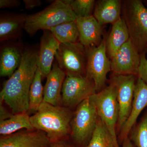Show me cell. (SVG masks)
Wrapping results in <instances>:
<instances>
[{
	"instance_id": "obj_1",
	"label": "cell",
	"mask_w": 147,
	"mask_h": 147,
	"mask_svg": "<svg viewBox=\"0 0 147 147\" xmlns=\"http://www.w3.org/2000/svg\"><path fill=\"white\" fill-rule=\"evenodd\" d=\"M38 57L36 50L24 51L20 66L5 82L0 93L1 102L9 106L13 115L29 110V92L38 67Z\"/></svg>"
},
{
	"instance_id": "obj_2",
	"label": "cell",
	"mask_w": 147,
	"mask_h": 147,
	"mask_svg": "<svg viewBox=\"0 0 147 147\" xmlns=\"http://www.w3.org/2000/svg\"><path fill=\"white\" fill-rule=\"evenodd\" d=\"M73 116L69 108L55 106L43 100L30 120L34 128L45 132L53 143L64 140L68 135Z\"/></svg>"
},
{
	"instance_id": "obj_3",
	"label": "cell",
	"mask_w": 147,
	"mask_h": 147,
	"mask_svg": "<svg viewBox=\"0 0 147 147\" xmlns=\"http://www.w3.org/2000/svg\"><path fill=\"white\" fill-rule=\"evenodd\" d=\"M76 18L68 5L63 0H57L40 12L28 15L24 29L32 36L39 30H49L63 23L76 21Z\"/></svg>"
},
{
	"instance_id": "obj_4",
	"label": "cell",
	"mask_w": 147,
	"mask_h": 147,
	"mask_svg": "<svg viewBox=\"0 0 147 147\" xmlns=\"http://www.w3.org/2000/svg\"><path fill=\"white\" fill-rule=\"evenodd\" d=\"M122 12L132 44L140 54L146 52L147 7L141 0H127L122 1Z\"/></svg>"
},
{
	"instance_id": "obj_5",
	"label": "cell",
	"mask_w": 147,
	"mask_h": 147,
	"mask_svg": "<svg viewBox=\"0 0 147 147\" xmlns=\"http://www.w3.org/2000/svg\"><path fill=\"white\" fill-rule=\"evenodd\" d=\"M90 96L77 106L71 121V137L79 147L88 145L97 124L98 115Z\"/></svg>"
},
{
	"instance_id": "obj_6",
	"label": "cell",
	"mask_w": 147,
	"mask_h": 147,
	"mask_svg": "<svg viewBox=\"0 0 147 147\" xmlns=\"http://www.w3.org/2000/svg\"><path fill=\"white\" fill-rule=\"evenodd\" d=\"M90 98L95 105L98 117L113 137L118 140L117 128L119 106L115 86L110 82L108 86L93 94Z\"/></svg>"
},
{
	"instance_id": "obj_7",
	"label": "cell",
	"mask_w": 147,
	"mask_h": 147,
	"mask_svg": "<svg viewBox=\"0 0 147 147\" xmlns=\"http://www.w3.org/2000/svg\"><path fill=\"white\" fill-rule=\"evenodd\" d=\"M55 58L66 76H86V49L80 42L61 43Z\"/></svg>"
},
{
	"instance_id": "obj_8",
	"label": "cell",
	"mask_w": 147,
	"mask_h": 147,
	"mask_svg": "<svg viewBox=\"0 0 147 147\" xmlns=\"http://www.w3.org/2000/svg\"><path fill=\"white\" fill-rule=\"evenodd\" d=\"M106 39L103 38L98 46L86 47V75L94 82L96 92L105 88L108 74L111 71V61L106 52Z\"/></svg>"
},
{
	"instance_id": "obj_9",
	"label": "cell",
	"mask_w": 147,
	"mask_h": 147,
	"mask_svg": "<svg viewBox=\"0 0 147 147\" xmlns=\"http://www.w3.org/2000/svg\"><path fill=\"white\" fill-rule=\"evenodd\" d=\"M96 92L94 82L88 76H66L62 89V102L72 108Z\"/></svg>"
},
{
	"instance_id": "obj_10",
	"label": "cell",
	"mask_w": 147,
	"mask_h": 147,
	"mask_svg": "<svg viewBox=\"0 0 147 147\" xmlns=\"http://www.w3.org/2000/svg\"><path fill=\"white\" fill-rule=\"evenodd\" d=\"M138 76L136 75H116L112 74L110 82L115 86L119 106L117 133L128 119L132 108L134 92Z\"/></svg>"
},
{
	"instance_id": "obj_11",
	"label": "cell",
	"mask_w": 147,
	"mask_h": 147,
	"mask_svg": "<svg viewBox=\"0 0 147 147\" xmlns=\"http://www.w3.org/2000/svg\"><path fill=\"white\" fill-rule=\"evenodd\" d=\"M110 60L113 74L138 75L141 56L130 39Z\"/></svg>"
},
{
	"instance_id": "obj_12",
	"label": "cell",
	"mask_w": 147,
	"mask_h": 147,
	"mask_svg": "<svg viewBox=\"0 0 147 147\" xmlns=\"http://www.w3.org/2000/svg\"><path fill=\"white\" fill-rule=\"evenodd\" d=\"M147 107V85L138 78L134 90V99L130 115L118 134V140L122 144L129 136L136 125L137 119L142 111Z\"/></svg>"
},
{
	"instance_id": "obj_13",
	"label": "cell",
	"mask_w": 147,
	"mask_h": 147,
	"mask_svg": "<svg viewBox=\"0 0 147 147\" xmlns=\"http://www.w3.org/2000/svg\"><path fill=\"white\" fill-rule=\"evenodd\" d=\"M51 142L45 132L28 130L3 137L0 147H49Z\"/></svg>"
},
{
	"instance_id": "obj_14",
	"label": "cell",
	"mask_w": 147,
	"mask_h": 147,
	"mask_svg": "<svg viewBox=\"0 0 147 147\" xmlns=\"http://www.w3.org/2000/svg\"><path fill=\"white\" fill-rule=\"evenodd\" d=\"M61 43L49 30H45L41 38L38 57V66L42 78L47 77L52 69L54 58Z\"/></svg>"
},
{
	"instance_id": "obj_15",
	"label": "cell",
	"mask_w": 147,
	"mask_h": 147,
	"mask_svg": "<svg viewBox=\"0 0 147 147\" xmlns=\"http://www.w3.org/2000/svg\"><path fill=\"white\" fill-rule=\"evenodd\" d=\"M76 23L79 34V42L86 47L98 46L102 42L103 29L94 16L77 18Z\"/></svg>"
},
{
	"instance_id": "obj_16",
	"label": "cell",
	"mask_w": 147,
	"mask_h": 147,
	"mask_svg": "<svg viewBox=\"0 0 147 147\" xmlns=\"http://www.w3.org/2000/svg\"><path fill=\"white\" fill-rule=\"evenodd\" d=\"M65 73L58 66L53 64L52 70L47 76L43 88V100L55 106H61L62 89L66 77Z\"/></svg>"
},
{
	"instance_id": "obj_17",
	"label": "cell",
	"mask_w": 147,
	"mask_h": 147,
	"mask_svg": "<svg viewBox=\"0 0 147 147\" xmlns=\"http://www.w3.org/2000/svg\"><path fill=\"white\" fill-rule=\"evenodd\" d=\"M122 1L120 0L96 1L93 16L101 26L113 25L121 16Z\"/></svg>"
},
{
	"instance_id": "obj_18",
	"label": "cell",
	"mask_w": 147,
	"mask_h": 147,
	"mask_svg": "<svg viewBox=\"0 0 147 147\" xmlns=\"http://www.w3.org/2000/svg\"><path fill=\"white\" fill-rule=\"evenodd\" d=\"M129 40L128 29L122 16L112 25L110 34L106 39V52L110 59Z\"/></svg>"
},
{
	"instance_id": "obj_19",
	"label": "cell",
	"mask_w": 147,
	"mask_h": 147,
	"mask_svg": "<svg viewBox=\"0 0 147 147\" xmlns=\"http://www.w3.org/2000/svg\"><path fill=\"white\" fill-rule=\"evenodd\" d=\"M27 15L22 14L1 16L0 20V40L17 37L24 29Z\"/></svg>"
},
{
	"instance_id": "obj_20",
	"label": "cell",
	"mask_w": 147,
	"mask_h": 147,
	"mask_svg": "<svg viewBox=\"0 0 147 147\" xmlns=\"http://www.w3.org/2000/svg\"><path fill=\"white\" fill-rule=\"evenodd\" d=\"M23 52L16 47L7 46L1 51L0 75L2 77L12 76L19 67L22 60Z\"/></svg>"
},
{
	"instance_id": "obj_21",
	"label": "cell",
	"mask_w": 147,
	"mask_h": 147,
	"mask_svg": "<svg viewBox=\"0 0 147 147\" xmlns=\"http://www.w3.org/2000/svg\"><path fill=\"white\" fill-rule=\"evenodd\" d=\"M30 117L26 112L14 114L10 117L0 122V134L7 136L22 129L28 130L34 129L31 123Z\"/></svg>"
},
{
	"instance_id": "obj_22",
	"label": "cell",
	"mask_w": 147,
	"mask_h": 147,
	"mask_svg": "<svg viewBox=\"0 0 147 147\" xmlns=\"http://www.w3.org/2000/svg\"><path fill=\"white\" fill-rule=\"evenodd\" d=\"M86 147H119L118 141L108 130L100 117L88 144Z\"/></svg>"
},
{
	"instance_id": "obj_23",
	"label": "cell",
	"mask_w": 147,
	"mask_h": 147,
	"mask_svg": "<svg viewBox=\"0 0 147 147\" xmlns=\"http://www.w3.org/2000/svg\"><path fill=\"white\" fill-rule=\"evenodd\" d=\"M61 43L79 42V34L76 21L65 22L49 30Z\"/></svg>"
},
{
	"instance_id": "obj_24",
	"label": "cell",
	"mask_w": 147,
	"mask_h": 147,
	"mask_svg": "<svg viewBox=\"0 0 147 147\" xmlns=\"http://www.w3.org/2000/svg\"><path fill=\"white\" fill-rule=\"evenodd\" d=\"M42 75L38 67L29 92V110L36 112L43 100Z\"/></svg>"
},
{
	"instance_id": "obj_25",
	"label": "cell",
	"mask_w": 147,
	"mask_h": 147,
	"mask_svg": "<svg viewBox=\"0 0 147 147\" xmlns=\"http://www.w3.org/2000/svg\"><path fill=\"white\" fill-rule=\"evenodd\" d=\"M130 133L129 138L136 146L147 147V108Z\"/></svg>"
},
{
	"instance_id": "obj_26",
	"label": "cell",
	"mask_w": 147,
	"mask_h": 147,
	"mask_svg": "<svg viewBox=\"0 0 147 147\" xmlns=\"http://www.w3.org/2000/svg\"><path fill=\"white\" fill-rule=\"evenodd\" d=\"M71 7L77 18L93 15L96 1L94 0H63Z\"/></svg>"
},
{
	"instance_id": "obj_27",
	"label": "cell",
	"mask_w": 147,
	"mask_h": 147,
	"mask_svg": "<svg viewBox=\"0 0 147 147\" xmlns=\"http://www.w3.org/2000/svg\"><path fill=\"white\" fill-rule=\"evenodd\" d=\"M146 53V52H144L140 54L141 60L137 76L147 85V59Z\"/></svg>"
},
{
	"instance_id": "obj_28",
	"label": "cell",
	"mask_w": 147,
	"mask_h": 147,
	"mask_svg": "<svg viewBox=\"0 0 147 147\" xmlns=\"http://www.w3.org/2000/svg\"><path fill=\"white\" fill-rule=\"evenodd\" d=\"M20 5V3L17 0H1L0 8H16Z\"/></svg>"
},
{
	"instance_id": "obj_29",
	"label": "cell",
	"mask_w": 147,
	"mask_h": 147,
	"mask_svg": "<svg viewBox=\"0 0 147 147\" xmlns=\"http://www.w3.org/2000/svg\"><path fill=\"white\" fill-rule=\"evenodd\" d=\"M24 2L26 9L30 10L42 5V2L40 0H24Z\"/></svg>"
},
{
	"instance_id": "obj_30",
	"label": "cell",
	"mask_w": 147,
	"mask_h": 147,
	"mask_svg": "<svg viewBox=\"0 0 147 147\" xmlns=\"http://www.w3.org/2000/svg\"><path fill=\"white\" fill-rule=\"evenodd\" d=\"M49 147H76L65 142L64 140H61L55 143H51Z\"/></svg>"
},
{
	"instance_id": "obj_31",
	"label": "cell",
	"mask_w": 147,
	"mask_h": 147,
	"mask_svg": "<svg viewBox=\"0 0 147 147\" xmlns=\"http://www.w3.org/2000/svg\"><path fill=\"white\" fill-rule=\"evenodd\" d=\"M12 115L8 114L2 105H1V119H0L1 121L9 118Z\"/></svg>"
},
{
	"instance_id": "obj_32",
	"label": "cell",
	"mask_w": 147,
	"mask_h": 147,
	"mask_svg": "<svg viewBox=\"0 0 147 147\" xmlns=\"http://www.w3.org/2000/svg\"><path fill=\"white\" fill-rule=\"evenodd\" d=\"M121 144V147H134L133 143L129 137L125 139Z\"/></svg>"
},
{
	"instance_id": "obj_33",
	"label": "cell",
	"mask_w": 147,
	"mask_h": 147,
	"mask_svg": "<svg viewBox=\"0 0 147 147\" xmlns=\"http://www.w3.org/2000/svg\"><path fill=\"white\" fill-rule=\"evenodd\" d=\"M143 3H145V4L147 6V1H144V2H143Z\"/></svg>"
},
{
	"instance_id": "obj_34",
	"label": "cell",
	"mask_w": 147,
	"mask_h": 147,
	"mask_svg": "<svg viewBox=\"0 0 147 147\" xmlns=\"http://www.w3.org/2000/svg\"><path fill=\"white\" fill-rule=\"evenodd\" d=\"M146 53H147V49H146Z\"/></svg>"
}]
</instances>
